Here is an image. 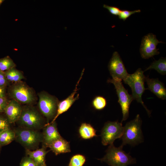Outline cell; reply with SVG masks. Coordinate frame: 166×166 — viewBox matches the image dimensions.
Here are the masks:
<instances>
[{
  "mask_svg": "<svg viewBox=\"0 0 166 166\" xmlns=\"http://www.w3.org/2000/svg\"><path fill=\"white\" fill-rule=\"evenodd\" d=\"M144 72L141 68H139L133 74H129L123 81L131 88L133 100H135L140 103L145 109L148 115L150 116L151 112L144 105L142 99V95L146 89L144 86L145 76Z\"/></svg>",
  "mask_w": 166,
  "mask_h": 166,
  "instance_id": "cell-1",
  "label": "cell"
},
{
  "mask_svg": "<svg viewBox=\"0 0 166 166\" xmlns=\"http://www.w3.org/2000/svg\"><path fill=\"white\" fill-rule=\"evenodd\" d=\"M16 122L21 127L38 130L45 124L41 113L30 105L22 107L20 116Z\"/></svg>",
  "mask_w": 166,
  "mask_h": 166,
  "instance_id": "cell-2",
  "label": "cell"
},
{
  "mask_svg": "<svg viewBox=\"0 0 166 166\" xmlns=\"http://www.w3.org/2000/svg\"><path fill=\"white\" fill-rule=\"evenodd\" d=\"M14 130L15 139L26 150L36 149L40 143L42 142V134L38 130L20 127Z\"/></svg>",
  "mask_w": 166,
  "mask_h": 166,
  "instance_id": "cell-3",
  "label": "cell"
},
{
  "mask_svg": "<svg viewBox=\"0 0 166 166\" xmlns=\"http://www.w3.org/2000/svg\"><path fill=\"white\" fill-rule=\"evenodd\" d=\"M123 146L115 147L110 145L106 151V154L100 159L111 166H127L135 163V160L122 149Z\"/></svg>",
  "mask_w": 166,
  "mask_h": 166,
  "instance_id": "cell-4",
  "label": "cell"
},
{
  "mask_svg": "<svg viewBox=\"0 0 166 166\" xmlns=\"http://www.w3.org/2000/svg\"><path fill=\"white\" fill-rule=\"evenodd\" d=\"M142 121L139 114L133 120L127 123L124 127V131L121 137L124 145L128 144L132 145L143 141V137L141 129Z\"/></svg>",
  "mask_w": 166,
  "mask_h": 166,
  "instance_id": "cell-5",
  "label": "cell"
},
{
  "mask_svg": "<svg viewBox=\"0 0 166 166\" xmlns=\"http://www.w3.org/2000/svg\"><path fill=\"white\" fill-rule=\"evenodd\" d=\"M9 93L10 98L20 104L29 105L36 100L35 94L33 89L21 81L12 85Z\"/></svg>",
  "mask_w": 166,
  "mask_h": 166,
  "instance_id": "cell-6",
  "label": "cell"
},
{
  "mask_svg": "<svg viewBox=\"0 0 166 166\" xmlns=\"http://www.w3.org/2000/svg\"><path fill=\"white\" fill-rule=\"evenodd\" d=\"M38 96L39 109L41 113L46 118L48 123L50 120H52L55 117L59 101L56 97L45 91L39 93Z\"/></svg>",
  "mask_w": 166,
  "mask_h": 166,
  "instance_id": "cell-7",
  "label": "cell"
},
{
  "mask_svg": "<svg viewBox=\"0 0 166 166\" xmlns=\"http://www.w3.org/2000/svg\"><path fill=\"white\" fill-rule=\"evenodd\" d=\"M107 82L113 84L116 90L118 98V102L121 108L123 115L122 122L126 120L128 118L129 108L133 99L127 90L124 88L122 81L113 79H109Z\"/></svg>",
  "mask_w": 166,
  "mask_h": 166,
  "instance_id": "cell-8",
  "label": "cell"
},
{
  "mask_svg": "<svg viewBox=\"0 0 166 166\" xmlns=\"http://www.w3.org/2000/svg\"><path fill=\"white\" fill-rule=\"evenodd\" d=\"M124 131L122 123L118 121H108L102 128L101 136L104 145L113 144L116 139L121 137Z\"/></svg>",
  "mask_w": 166,
  "mask_h": 166,
  "instance_id": "cell-9",
  "label": "cell"
},
{
  "mask_svg": "<svg viewBox=\"0 0 166 166\" xmlns=\"http://www.w3.org/2000/svg\"><path fill=\"white\" fill-rule=\"evenodd\" d=\"M162 43L156 38V36L152 33H149L143 38L140 48L141 57L144 59H148L160 52L156 46L159 43Z\"/></svg>",
  "mask_w": 166,
  "mask_h": 166,
  "instance_id": "cell-10",
  "label": "cell"
},
{
  "mask_svg": "<svg viewBox=\"0 0 166 166\" xmlns=\"http://www.w3.org/2000/svg\"><path fill=\"white\" fill-rule=\"evenodd\" d=\"M108 68L112 78L122 81L128 75L123 62L117 51L113 54L108 65Z\"/></svg>",
  "mask_w": 166,
  "mask_h": 166,
  "instance_id": "cell-11",
  "label": "cell"
},
{
  "mask_svg": "<svg viewBox=\"0 0 166 166\" xmlns=\"http://www.w3.org/2000/svg\"><path fill=\"white\" fill-rule=\"evenodd\" d=\"M83 72L84 70L82 72L81 76L78 81L73 92L65 99L58 102L56 115L50 123L55 121L56 119L59 115L67 111L73 103L79 99V94H77L76 96V95L78 90L77 86L82 77Z\"/></svg>",
  "mask_w": 166,
  "mask_h": 166,
  "instance_id": "cell-12",
  "label": "cell"
},
{
  "mask_svg": "<svg viewBox=\"0 0 166 166\" xmlns=\"http://www.w3.org/2000/svg\"><path fill=\"white\" fill-rule=\"evenodd\" d=\"M42 133V143L44 146L47 147L53 142L61 137L57 128L55 121L46 124L44 127Z\"/></svg>",
  "mask_w": 166,
  "mask_h": 166,
  "instance_id": "cell-13",
  "label": "cell"
},
{
  "mask_svg": "<svg viewBox=\"0 0 166 166\" xmlns=\"http://www.w3.org/2000/svg\"><path fill=\"white\" fill-rule=\"evenodd\" d=\"M22 108L21 104L15 100L12 99L8 101L4 112L10 124L16 122L18 120Z\"/></svg>",
  "mask_w": 166,
  "mask_h": 166,
  "instance_id": "cell-14",
  "label": "cell"
},
{
  "mask_svg": "<svg viewBox=\"0 0 166 166\" xmlns=\"http://www.w3.org/2000/svg\"><path fill=\"white\" fill-rule=\"evenodd\" d=\"M145 81L148 86L146 89L150 90L159 98L163 100L166 99V88L164 84L158 78H150L145 77Z\"/></svg>",
  "mask_w": 166,
  "mask_h": 166,
  "instance_id": "cell-15",
  "label": "cell"
},
{
  "mask_svg": "<svg viewBox=\"0 0 166 166\" xmlns=\"http://www.w3.org/2000/svg\"><path fill=\"white\" fill-rule=\"evenodd\" d=\"M48 147L56 155L71 151L69 143L62 137L53 142Z\"/></svg>",
  "mask_w": 166,
  "mask_h": 166,
  "instance_id": "cell-16",
  "label": "cell"
},
{
  "mask_svg": "<svg viewBox=\"0 0 166 166\" xmlns=\"http://www.w3.org/2000/svg\"><path fill=\"white\" fill-rule=\"evenodd\" d=\"M26 152L28 156L31 158L38 166H42L46 164L45 157L48 151H46L44 146L35 150H26Z\"/></svg>",
  "mask_w": 166,
  "mask_h": 166,
  "instance_id": "cell-17",
  "label": "cell"
},
{
  "mask_svg": "<svg viewBox=\"0 0 166 166\" xmlns=\"http://www.w3.org/2000/svg\"><path fill=\"white\" fill-rule=\"evenodd\" d=\"M81 136L85 139H88L96 136V131L90 124L83 123L79 129Z\"/></svg>",
  "mask_w": 166,
  "mask_h": 166,
  "instance_id": "cell-18",
  "label": "cell"
},
{
  "mask_svg": "<svg viewBox=\"0 0 166 166\" xmlns=\"http://www.w3.org/2000/svg\"><path fill=\"white\" fill-rule=\"evenodd\" d=\"M154 69L162 75L166 74V58L161 57L158 60H155L144 72Z\"/></svg>",
  "mask_w": 166,
  "mask_h": 166,
  "instance_id": "cell-19",
  "label": "cell"
},
{
  "mask_svg": "<svg viewBox=\"0 0 166 166\" xmlns=\"http://www.w3.org/2000/svg\"><path fill=\"white\" fill-rule=\"evenodd\" d=\"M4 72L9 82H18L21 81L24 78L22 73L16 69L15 67L12 68Z\"/></svg>",
  "mask_w": 166,
  "mask_h": 166,
  "instance_id": "cell-20",
  "label": "cell"
},
{
  "mask_svg": "<svg viewBox=\"0 0 166 166\" xmlns=\"http://www.w3.org/2000/svg\"><path fill=\"white\" fill-rule=\"evenodd\" d=\"M15 139V134L14 130L10 128L0 132V146L6 145Z\"/></svg>",
  "mask_w": 166,
  "mask_h": 166,
  "instance_id": "cell-21",
  "label": "cell"
},
{
  "mask_svg": "<svg viewBox=\"0 0 166 166\" xmlns=\"http://www.w3.org/2000/svg\"><path fill=\"white\" fill-rule=\"evenodd\" d=\"M15 66V64L9 56L0 58V70L4 72Z\"/></svg>",
  "mask_w": 166,
  "mask_h": 166,
  "instance_id": "cell-22",
  "label": "cell"
},
{
  "mask_svg": "<svg viewBox=\"0 0 166 166\" xmlns=\"http://www.w3.org/2000/svg\"><path fill=\"white\" fill-rule=\"evenodd\" d=\"M92 104L96 109L101 110L106 107L107 101L104 97L101 96H97L93 100Z\"/></svg>",
  "mask_w": 166,
  "mask_h": 166,
  "instance_id": "cell-23",
  "label": "cell"
},
{
  "mask_svg": "<svg viewBox=\"0 0 166 166\" xmlns=\"http://www.w3.org/2000/svg\"><path fill=\"white\" fill-rule=\"evenodd\" d=\"M86 161L85 157L81 154H77L71 158L68 166H83Z\"/></svg>",
  "mask_w": 166,
  "mask_h": 166,
  "instance_id": "cell-24",
  "label": "cell"
},
{
  "mask_svg": "<svg viewBox=\"0 0 166 166\" xmlns=\"http://www.w3.org/2000/svg\"><path fill=\"white\" fill-rule=\"evenodd\" d=\"M141 11L140 10H134V11H129L128 10H121L119 16V18L124 21L128 18L131 15L136 13H140Z\"/></svg>",
  "mask_w": 166,
  "mask_h": 166,
  "instance_id": "cell-25",
  "label": "cell"
},
{
  "mask_svg": "<svg viewBox=\"0 0 166 166\" xmlns=\"http://www.w3.org/2000/svg\"><path fill=\"white\" fill-rule=\"evenodd\" d=\"M10 124L6 117L0 116V132L10 128Z\"/></svg>",
  "mask_w": 166,
  "mask_h": 166,
  "instance_id": "cell-26",
  "label": "cell"
},
{
  "mask_svg": "<svg viewBox=\"0 0 166 166\" xmlns=\"http://www.w3.org/2000/svg\"><path fill=\"white\" fill-rule=\"evenodd\" d=\"M20 166H38L37 164L28 156L22 159Z\"/></svg>",
  "mask_w": 166,
  "mask_h": 166,
  "instance_id": "cell-27",
  "label": "cell"
},
{
  "mask_svg": "<svg viewBox=\"0 0 166 166\" xmlns=\"http://www.w3.org/2000/svg\"><path fill=\"white\" fill-rule=\"evenodd\" d=\"M103 7L107 9L111 14L115 16L119 15L121 11L119 8L115 6L104 4Z\"/></svg>",
  "mask_w": 166,
  "mask_h": 166,
  "instance_id": "cell-28",
  "label": "cell"
},
{
  "mask_svg": "<svg viewBox=\"0 0 166 166\" xmlns=\"http://www.w3.org/2000/svg\"><path fill=\"white\" fill-rule=\"evenodd\" d=\"M9 82L7 81L4 72L0 70V86L6 87Z\"/></svg>",
  "mask_w": 166,
  "mask_h": 166,
  "instance_id": "cell-29",
  "label": "cell"
},
{
  "mask_svg": "<svg viewBox=\"0 0 166 166\" xmlns=\"http://www.w3.org/2000/svg\"><path fill=\"white\" fill-rule=\"evenodd\" d=\"M8 102L6 97H0V113L4 112Z\"/></svg>",
  "mask_w": 166,
  "mask_h": 166,
  "instance_id": "cell-30",
  "label": "cell"
},
{
  "mask_svg": "<svg viewBox=\"0 0 166 166\" xmlns=\"http://www.w3.org/2000/svg\"><path fill=\"white\" fill-rule=\"evenodd\" d=\"M6 87L0 86V97H6Z\"/></svg>",
  "mask_w": 166,
  "mask_h": 166,
  "instance_id": "cell-31",
  "label": "cell"
},
{
  "mask_svg": "<svg viewBox=\"0 0 166 166\" xmlns=\"http://www.w3.org/2000/svg\"><path fill=\"white\" fill-rule=\"evenodd\" d=\"M4 1L3 0H0V6Z\"/></svg>",
  "mask_w": 166,
  "mask_h": 166,
  "instance_id": "cell-32",
  "label": "cell"
},
{
  "mask_svg": "<svg viewBox=\"0 0 166 166\" xmlns=\"http://www.w3.org/2000/svg\"><path fill=\"white\" fill-rule=\"evenodd\" d=\"M42 166H46V164H45V165H43Z\"/></svg>",
  "mask_w": 166,
  "mask_h": 166,
  "instance_id": "cell-33",
  "label": "cell"
},
{
  "mask_svg": "<svg viewBox=\"0 0 166 166\" xmlns=\"http://www.w3.org/2000/svg\"><path fill=\"white\" fill-rule=\"evenodd\" d=\"M1 147V146H0V151Z\"/></svg>",
  "mask_w": 166,
  "mask_h": 166,
  "instance_id": "cell-34",
  "label": "cell"
}]
</instances>
